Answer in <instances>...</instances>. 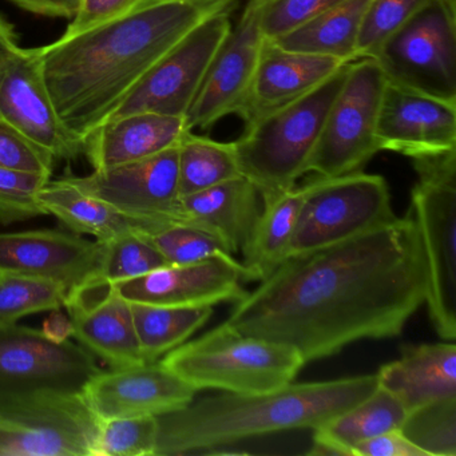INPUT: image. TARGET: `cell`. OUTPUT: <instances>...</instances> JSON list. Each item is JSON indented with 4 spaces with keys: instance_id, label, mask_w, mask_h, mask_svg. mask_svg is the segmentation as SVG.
<instances>
[{
    "instance_id": "603a6c76",
    "label": "cell",
    "mask_w": 456,
    "mask_h": 456,
    "mask_svg": "<svg viewBox=\"0 0 456 456\" xmlns=\"http://www.w3.org/2000/svg\"><path fill=\"white\" fill-rule=\"evenodd\" d=\"M261 210L263 197L244 175L181 197V223L215 234L234 256L247 245Z\"/></svg>"
},
{
    "instance_id": "8fae6325",
    "label": "cell",
    "mask_w": 456,
    "mask_h": 456,
    "mask_svg": "<svg viewBox=\"0 0 456 456\" xmlns=\"http://www.w3.org/2000/svg\"><path fill=\"white\" fill-rule=\"evenodd\" d=\"M232 12H218L196 26L148 71L108 119L135 113L185 118L210 62L233 28Z\"/></svg>"
},
{
    "instance_id": "7a4b0ae2",
    "label": "cell",
    "mask_w": 456,
    "mask_h": 456,
    "mask_svg": "<svg viewBox=\"0 0 456 456\" xmlns=\"http://www.w3.org/2000/svg\"><path fill=\"white\" fill-rule=\"evenodd\" d=\"M236 7L237 0H167L41 47L42 71L61 121L85 141L181 39Z\"/></svg>"
},
{
    "instance_id": "6da1fadb",
    "label": "cell",
    "mask_w": 456,
    "mask_h": 456,
    "mask_svg": "<svg viewBox=\"0 0 456 456\" xmlns=\"http://www.w3.org/2000/svg\"><path fill=\"white\" fill-rule=\"evenodd\" d=\"M426 297L420 240L407 212L362 236L287 258L234 303L226 322L292 346L306 364L354 341L396 338Z\"/></svg>"
},
{
    "instance_id": "60d3db41",
    "label": "cell",
    "mask_w": 456,
    "mask_h": 456,
    "mask_svg": "<svg viewBox=\"0 0 456 456\" xmlns=\"http://www.w3.org/2000/svg\"><path fill=\"white\" fill-rule=\"evenodd\" d=\"M352 456H428L426 451L411 442L402 429H391L372 439L359 443Z\"/></svg>"
},
{
    "instance_id": "52a82bcc",
    "label": "cell",
    "mask_w": 456,
    "mask_h": 456,
    "mask_svg": "<svg viewBox=\"0 0 456 456\" xmlns=\"http://www.w3.org/2000/svg\"><path fill=\"white\" fill-rule=\"evenodd\" d=\"M383 175L354 172L309 178L288 248V257L305 255L362 236L396 218Z\"/></svg>"
},
{
    "instance_id": "277c9868",
    "label": "cell",
    "mask_w": 456,
    "mask_h": 456,
    "mask_svg": "<svg viewBox=\"0 0 456 456\" xmlns=\"http://www.w3.org/2000/svg\"><path fill=\"white\" fill-rule=\"evenodd\" d=\"M351 63L304 97L245 124L244 134L234 141L240 169L263 202L289 191L308 173L325 117Z\"/></svg>"
},
{
    "instance_id": "9c48e42d",
    "label": "cell",
    "mask_w": 456,
    "mask_h": 456,
    "mask_svg": "<svg viewBox=\"0 0 456 456\" xmlns=\"http://www.w3.org/2000/svg\"><path fill=\"white\" fill-rule=\"evenodd\" d=\"M97 429L81 394L0 395V456H92Z\"/></svg>"
},
{
    "instance_id": "f546056e",
    "label": "cell",
    "mask_w": 456,
    "mask_h": 456,
    "mask_svg": "<svg viewBox=\"0 0 456 456\" xmlns=\"http://www.w3.org/2000/svg\"><path fill=\"white\" fill-rule=\"evenodd\" d=\"M180 196H191L241 177L236 143L186 133L177 146Z\"/></svg>"
},
{
    "instance_id": "5bb4252c",
    "label": "cell",
    "mask_w": 456,
    "mask_h": 456,
    "mask_svg": "<svg viewBox=\"0 0 456 456\" xmlns=\"http://www.w3.org/2000/svg\"><path fill=\"white\" fill-rule=\"evenodd\" d=\"M261 10L260 4L249 0L236 28L216 53L186 114L189 129H209L231 114L241 117L265 39L260 28Z\"/></svg>"
},
{
    "instance_id": "484cf974",
    "label": "cell",
    "mask_w": 456,
    "mask_h": 456,
    "mask_svg": "<svg viewBox=\"0 0 456 456\" xmlns=\"http://www.w3.org/2000/svg\"><path fill=\"white\" fill-rule=\"evenodd\" d=\"M308 193L309 180L263 202L257 224L241 250L245 282H260L287 260L293 231Z\"/></svg>"
},
{
    "instance_id": "1f68e13d",
    "label": "cell",
    "mask_w": 456,
    "mask_h": 456,
    "mask_svg": "<svg viewBox=\"0 0 456 456\" xmlns=\"http://www.w3.org/2000/svg\"><path fill=\"white\" fill-rule=\"evenodd\" d=\"M68 289L60 282L41 277L0 273V325L39 312L65 306Z\"/></svg>"
},
{
    "instance_id": "5b68a950",
    "label": "cell",
    "mask_w": 456,
    "mask_h": 456,
    "mask_svg": "<svg viewBox=\"0 0 456 456\" xmlns=\"http://www.w3.org/2000/svg\"><path fill=\"white\" fill-rule=\"evenodd\" d=\"M159 362L197 392L217 389L236 395L281 388L305 365L292 346L245 335L226 322L186 341Z\"/></svg>"
},
{
    "instance_id": "ba28073f",
    "label": "cell",
    "mask_w": 456,
    "mask_h": 456,
    "mask_svg": "<svg viewBox=\"0 0 456 456\" xmlns=\"http://www.w3.org/2000/svg\"><path fill=\"white\" fill-rule=\"evenodd\" d=\"M372 60L388 84L456 105V0H431Z\"/></svg>"
},
{
    "instance_id": "7bdbcfd3",
    "label": "cell",
    "mask_w": 456,
    "mask_h": 456,
    "mask_svg": "<svg viewBox=\"0 0 456 456\" xmlns=\"http://www.w3.org/2000/svg\"><path fill=\"white\" fill-rule=\"evenodd\" d=\"M20 47V37L14 25L4 15H0V86L6 76L10 62Z\"/></svg>"
},
{
    "instance_id": "d6986e66",
    "label": "cell",
    "mask_w": 456,
    "mask_h": 456,
    "mask_svg": "<svg viewBox=\"0 0 456 456\" xmlns=\"http://www.w3.org/2000/svg\"><path fill=\"white\" fill-rule=\"evenodd\" d=\"M379 149L410 159L456 149V105L386 84L378 127Z\"/></svg>"
},
{
    "instance_id": "cb8c5ba5",
    "label": "cell",
    "mask_w": 456,
    "mask_h": 456,
    "mask_svg": "<svg viewBox=\"0 0 456 456\" xmlns=\"http://www.w3.org/2000/svg\"><path fill=\"white\" fill-rule=\"evenodd\" d=\"M73 320L74 338L90 354L102 359L111 368L132 367L143 364L140 341L135 332L130 303L117 290L108 292L82 305L66 306Z\"/></svg>"
},
{
    "instance_id": "8992f818",
    "label": "cell",
    "mask_w": 456,
    "mask_h": 456,
    "mask_svg": "<svg viewBox=\"0 0 456 456\" xmlns=\"http://www.w3.org/2000/svg\"><path fill=\"white\" fill-rule=\"evenodd\" d=\"M418 180L408 212L415 221L427 273L426 305L444 341L456 338V149L412 159Z\"/></svg>"
},
{
    "instance_id": "f1b7e54d",
    "label": "cell",
    "mask_w": 456,
    "mask_h": 456,
    "mask_svg": "<svg viewBox=\"0 0 456 456\" xmlns=\"http://www.w3.org/2000/svg\"><path fill=\"white\" fill-rule=\"evenodd\" d=\"M135 332L146 362H159L183 346L213 314V306H162L130 303Z\"/></svg>"
},
{
    "instance_id": "d590c367",
    "label": "cell",
    "mask_w": 456,
    "mask_h": 456,
    "mask_svg": "<svg viewBox=\"0 0 456 456\" xmlns=\"http://www.w3.org/2000/svg\"><path fill=\"white\" fill-rule=\"evenodd\" d=\"M429 2L431 0H372L360 30L357 58H375L384 42Z\"/></svg>"
},
{
    "instance_id": "2e32d148",
    "label": "cell",
    "mask_w": 456,
    "mask_h": 456,
    "mask_svg": "<svg viewBox=\"0 0 456 456\" xmlns=\"http://www.w3.org/2000/svg\"><path fill=\"white\" fill-rule=\"evenodd\" d=\"M197 391L161 362L95 373L81 391L98 420L159 416L186 407Z\"/></svg>"
},
{
    "instance_id": "9a60e30c",
    "label": "cell",
    "mask_w": 456,
    "mask_h": 456,
    "mask_svg": "<svg viewBox=\"0 0 456 456\" xmlns=\"http://www.w3.org/2000/svg\"><path fill=\"white\" fill-rule=\"evenodd\" d=\"M0 118L42 146L55 159H74L84 153V141L65 126L50 97L41 47L17 50L2 86Z\"/></svg>"
},
{
    "instance_id": "74e56055",
    "label": "cell",
    "mask_w": 456,
    "mask_h": 456,
    "mask_svg": "<svg viewBox=\"0 0 456 456\" xmlns=\"http://www.w3.org/2000/svg\"><path fill=\"white\" fill-rule=\"evenodd\" d=\"M55 159L0 118V167L52 177Z\"/></svg>"
},
{
    "instance_id": "f6af8a7d",
    "label": "cell",
    "mask_w": 456,
    "mask_h": 456,
    "mask_svg": "<svg viewBox=\"0 0 456 456\" xmlns=\"http://www.w3.org/2000/svg\"><path fill=\"white\" fill-rule=\"evenodd\" d=\"M161 2H167V0H138L137 4H135L134 9H141V7L151 6V4H161Z\"/></svg>"
},
{
    "instance_id": "d6a6232c",
    "label": "cell",
    "mask_w": 456,
    "mask_h": 456,
    "mask_svg": "<svg viewBox=\"0 0 456 456\" xmlns=\"http://www.w3.org/2000/svg\"><path fill=\"white\" fill-rule=\"evenodd\" d=\"M142 236L157 248L169 265H186L215 258L236 260L215 234L191 224H164Z\"/></svg>"
},
{
    "instance_id": "ffe728a7",
    "label": "cell",
    "mask_w": 456,
    "mask_h": 456,
    "mask_svg": "<svg viewBox=\"0 0 456 456\" xmlns=\"http://www.w3.org/2000/svg\"><path fill=\"white\" fill-rule=\"evenodd\" d=\"M344 65L346 62L335 58L289 52L264 39L241 118L248 124L304 97L338 73Z\"/></svg>"
},
{
    "instance_id": "7c38bea8",
    "label": "cell",
    "mask_w": 456,
    "mask_h": 456,
    "mask_svg": "<svg viewBox=\"0 0 456 456\" xmlns=\"http://www.w3.org/2000/svg\"><path fill=\"white\" fill-rule=\"evenodd\" d=\"M100 370L94 354L71 341L53 343L41 330L17 322L0 325V395L81 394Z\"/></svg>"
},
{
    "instance_id": "4fadbf2b",
    "label": "cell",
    "mask_w": 456,
    "mask_h": 456,
    "mask_svg": "<svg viewBox=\"0 0 456 456\" xmlns=\"http://www.w3.org/2000/svg\"><path fill=\"white\" fill-rule=\"evenodd\" d=\"M177 146L141 161L93 170L85 177L65 178L129 217L151 224L181 223Z\"/></svg>"
},
{
    "instance_id": "d4e9b609",
    "label": "cell",
    "mask_w": 456,
    "mask_h": 456,
    "mask_svg": "<svg viewBox=\"0 0 456 456\" xmlns=\"http://www.w3.org/2000/svg\"><path fill=\"white\" fill-rule=\"evenodd\" d=\"M38 201L46 215L54 216L76 234H89L109 242L127 234H143L164 224L145 223L84 193L66 178L49 181L39 191Z\"/></svg>"
},
{
    "instance_id": "4316f807",
    "label": "cell",
    "mask_w": 456,
    "mask_h": 456,
    "mask_svg": "<svg viewBox=\"0 0 456 456\" xmlns=\"http://www.w3.org/2000/svg\"><path fill=\"white\" fill-rule=\"evenodd\" d=\"M407 411L381 387L354 407L314 429L312 455L352 456L359 443L402 428Z\"/></svg>"
},
{
    "instance_id": "3957f363",
    "label": "cell",
    "mask_w": 456,
    "mask_h": 456,
    "mask_svg": "<svg viewBox=\"0 0 456 456\" xmlns=\"http://www.w3.org/2000/svg\"><path fill=\"white\" fill-rule=\"evenodd\" d=\"M375 375L289 383L255 395H213L159 416L157 456L210 451L289 429H314L370 396Z\"/></svg>"
},
{
    "instance_id": "83f0119b",
    "label": "cell",
    "mask_w": 456,
    "mask_h": 456,
    "mask_svg": "<svg viewBox=\"0 0 456 456\" xmlns=\"http://www.w3.org/2000/svg\"><path fill=\"white\" fill-rule=\"evenodd\" d=\"M370 2L372 0H346L284 36L269 41L289 52L354 62L359 60L357 42Z\"/></svg>"
},
{
    "instance_id": "ab89813d",
    "label": "cell",
    "mask_w": 456,
    "mask_h": 456,
    "mask_svg": "<svg viewBox=\"0 0 456 456\" xmlns=\"http://www.w3.org/2000/svg\"><path fill=\"white\" fill-rule=\"evenodd\" d=\"M138 0H81L76 17L63 36H74L133 12Z\"/></svg>"
},
{
    "instance_id": "8d00e7d4",
    "label": "cell",
    "mask_w": 456,
    "mask_h": 456,
    "mask_svg": "<svg viewBox=\"0 0 456 456\" xmlns=\"http://www.w3.org/2000/svg\"><path fill=\"white\" fill-rule=\"evenodd\" d=\"M49 181L47 175L0 167V224L12 225L47 216L39 204L38 193Z\"/></svg>"
},
{
    "instance_id": "f35d334b",
    "label": "cell",
    "mask_w": 456,
    "mask_h": 456,
    "mask_svg": "<svg viewBox=\"0 0 456 456\" xmlns=\"http://www.w3.org/2000/svg\"><path fill=\"white\" fill-rule=\"evenodd\" d=\"M344 2L346 0H274L261 10V33L265 39L284 36Z\"/></svg>"
},
{
    "instance_id": "e575fe53",
    "label": "cell",
    "mask_w": 456,
    "mask_h": 456,
    "mask_svg": "<svg viewBox=\"0 0 456 456\" xmlns=\"http://www.w3.org/2000/svg\"><path fill=\"white\" fill-rule=\"evenodd\" d=\"M400 429L428 456H456V397L408 413Z\"/></svg>"
},
{
    "instance_id": "30bf717a",
    "label": "cell",
    "mask_w": 456,
    "mask_h": 456,
    "mask_svg": "<svg viewBox=\"0 0 456 456\" xmlns=\"http://www.w3.org/2000/svg\"><path fill=\"white\" fill-rule=\"evenodd\" d=\"M386 78L372 58L349 65L340 92L325 117L308 173L338 177L360 172L380 151L376 127Z\"/></svg>"
},
{
    "instance_id": "4dcf8cb0",
    "label": "cell",
    "mask_w": 456,
    "mask_h": 456,
    "mask_svg": "<svg viewBox=\"0 0 456 456\" xmlns=\"http://www.w3.org/2000/svg\"><path fill=\"white\" fill-rule=\"evenodd\" d=\"M97 273L90 284L66 304L89 301L108 292V288L127 280L137 279L162 266L169 265L157 248L142 234H127L103 244ZM66 306V305H65Z\"/></svg>"
},
{
    "instance_id": "ee69618b",
    "label": "cell",
    "mask_w": 456,
    "mask_h": 456,
    "mask_svg": "<svg viewBox=\"0 0 456 456\" xmlns=\"http://www.w3.org/2000/svg\"><path fill=\"white\" fill-rule=\"evenodd\" d=\"M41 332L53 343H65L69 338H74L73 320L69 314H63L61 308L54 309L45 320Z\"/></svg>"
},
{
    "instance_id": "7402d4cb",
    "label": "cell",
    "mask_w": 456,
    "mask_h": 456,
    "mask_svg": "<svg viewBox=\"0 0 456 456\" xmlns=\"http://www.w3.org/2000/svg\"><path fill=\"white\" fill-rule=\"evenodd\" d=\"M376 379L407 413L456 397L455 341L405 344L399 359L380 367Z\"/></svg>"
},
{
    "instance_id": "bcb514c9",
    "label": "cell",
    "mask_w": 456,
    "mask_h": 456,
    "mask_svg": "<svg viewBox=\"0 0 456 456\" xmlns=\"http://www.w3.org/2000/svg\"><path fill=\"white\" fill-rule=\"evenodd\" d=\"M257 4H260L261 6H266V4H272V2H274V0H256Z\"/></svg>"
},
{
    "instance_id": "44dd1931",
    "label": "cell",
    "mask_w": 456,
    "mask_h": 456,
    "mask_svg": "<svg viewBox=\"0 0 456 456\" xmlns=\"http://www.w3.org/2000/svg\"><path fill=\"white\" fill-rule=\"evenodd\" d=\"M191 132L183 117L135 113L106 119L84 141V154L101 170L157 156Z\"/></svg>"
},
{
    "instance_id": "ac0fdd59",
    "label": "cell",
    "mask_w": 456,
    "mask_h": 456,
    "mask_svg": "<svg viewBox=\"0 0 456 456\" xmlns=\"http://www.w3.org/2000/svg\"><path fill=\"white\" fill-rule=\"evenodd\" d=\"M241 261L215 260L167 265L137 279L111 285L129 303L162 306H215L237 303L247 290Z\"/></svg>"
},
{
    "instance_id": "e0dca14e",
    "label": "cell",
    "mask_w": 456,
    "mask_h": 456,
    "mask_svg": "<svg viewBox=\"0 0 456 456\" xmlns=\"http://www.w3.org/2000/svg\"><path fill=\"white\" fill-rule=\"evenodd\" d=\"M102 249V242L52 229L0 233V273L60 282L69 300L94 279Z\"/></svg>"
},
{
    "instance_id": "836d02e7",
    "label": "cell",
    "mask_w": 456,
    "mask_h": 456,
    "mask_svg": "<svg viewBox=\"0 0 456 456\" xmlns=\"http://www.w3.org/2000/svg\"><path fill=\"white\" fill-rule=\"evenodd\" d=\"M159 419L135 416L98 420L92 456H157Z\"/></svg>"
},
{
    "instance_id": "b9f144b4",
    "label": "cell",
    "mask_w": 456,
    "mask_h": 456,
    "mask_svg": "<svg viewBox=\"0 0 456 456\" xmlns=\"http://www.w3.org/2000/svg\"><path fill=\"white\" fill-rule=\"evenodd\" d=\"M20 10L49 18L73 20L81 6V0H9Z\"/></svg>"
}]
</instances>
